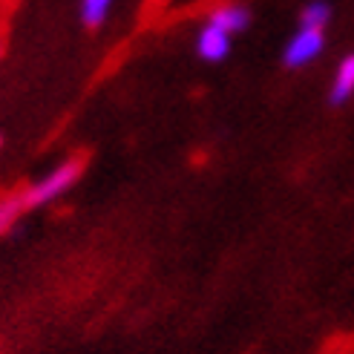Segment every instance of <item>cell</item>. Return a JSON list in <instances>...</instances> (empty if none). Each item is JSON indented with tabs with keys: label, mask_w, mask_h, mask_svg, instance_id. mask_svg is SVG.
I'll return each mask as SVG.
<instances>
[{
	"label": "cell",
	"mask_w": 354,
	"mask_h": 354,
	"mask_svg": "<svg viewBox=\"0 0 354 354\" xmlns=\"http://www.w3.org/2000/svg\"><path fill=\"white\" fill-rule=\"evenodd\" d=\"M81 173H84V158H66V162H61L55 170H49L41 182H35L24 193L26 207H44L49 202H55L61 193H66L81 179Z\"/></svg>",
	"instance_id": "6da1fadb"
},
{
	"label": "cell",
	"mask_w": 354,
	"mask_h": 354,
	"mask_svg": "<svg viewBox=\"0 0 354 354\" xmlns=\"http://www.w3.org/2000/svg\"><path fill=\"white\" fill-rule=\"evenodd\" d=\"M323 46H326V35H323V29L299 26V32L288 41L286 55H282V58H286V66L297 69V66L311 64V61L323 52Z\"/></svg>",
	"instance_id": "7a4b0ae2"
},
{
	"label": "cell",
	"mask_w": 354,
	"mask_h": 354,
	"mask_svg": "<svg viewBox=\"0 0 354 354\" xmlns=\"http://www.w3.org/2000/svg\"><path fill=\"white\" fill-rule=\"evenodd\" d=\"M196 49H199V55H202L205 61L216 64V61L227 58V52H231V35L222 32V29L214 26V24H207V26L199 32Z\"/></svg>",
	"instance_id": "3957f363"
},
{
	"label": "cell",
	"mask_w": 354,
	"mask_h": 354,
	"mask_svg": "<svg viewBox=\"0 0 354 354\" xmlns=\"http://www.w3.org/2000/svg\"><path fill=\"white\" fill-rule=\"evenodd\" d=\"M248 21H251V15H248L245 6L225 3V6H219V9L210 12V21H207V24H214V26H219L222 32L234 35V32H242V29L248 26Z\"/></svg>",
	"instance_id": "277c9868"
},
{
	"label": "cell",
	"mask_w": 354,
	"mask_h": 354,
	"mask_svg": "<svg viewBox=\"0 0 354 354\" xmlns=\"http://www.w3.org/2000/svg\"><path fill=\"white\" fill-rule=\"evenodd\" d=\"M351 93H354V52L346 55L337 66V75H334V86H331V104L348 101Z\"/></svg>",
	"instance_id": "5b68a950"
},
{
	"label": "cell",
	"mask_w": 354,
	"mask_h": 354,
	"mask_svg": "<svg viewBox=\"0 0 354 354\" xmlns=\"http://www.w3.org/2000/svg\"><path fill=\"white\" fill-rule=\"evenodd\" d=\"M110 6H113V0H81V21L90 29H98L107 21Z\"/></svg>",
	"instance_id": "8992f818"
},
{
	"label": "cell",
	"mask_w": 354,
	"mask_h": 354,
	"mask_svg": "<svg viewBox=\"0 0 354 354\" xmlns=\"http://www.w3.org/2000/svg\"><path fill=\"white\" fill-rule=\"evenodd\" d=\"M24 193H17V196H0V234H6L9 227L17 222V216L24 214Z\"/></svg>",
	"instance_id": "52a82bcc"
},
{
	"label": "cell",
	"mask_w": 354,
	"mask_h": 354,
	"mask_svg": "<svg viewBox=\"0 0 354 354\" xmlns=\"http://www.w3.org/2000/svg\"><path fill=\"white\" fill-rule=\"evenodd\" d=\"M331 17V6L323 3V0H311V3L303 9V15H299V24L308 26V29H323L328 24Z\"/></svg>",
	"instance_id": "ba28073f"
},
{
	"label": "cell",
	"mask_w": 354,
	"mask_h": 354,
	"mask_svg": "<svg viewBox=\"0 0 354 354\" xmlns=\"http://www.w3.org/2000/svg\"><path fill=\"white\" fill-rule=\"evenodd\" d=\"M150 3H153V6H167L170 0H150Z\"/></svg>",
	"instance_id": "9c48e42d"
},
{
	"label": "cell",
	"mask_w": 354,
	"mask_h": 354,
	"mask_svg": "<svg viewBox=\"0 0 354 354\" xmlns=\"http://www.w3.org/2000/svg\"><path fill=\"white\" fill-rule=\"evenodd\" d=\"M0 55H3V41H0Z\"/></svg>",
	"instance_id": "30bf717a"
},
{
	"label": "cell",
	"mask_w": 354,
	"mask_h": 354,
	"mask_svg": "<svg viewBox=\"0 0 354 354\" xmlns=\"http://www.w3.org/2000/svg\"><path fill=\"white\" fill-rule=\"evenodd\" d=\"M0 147H3V138H0Z\"/></svg>",
	"instance_id": "8fae6325"
}]
</instances>
